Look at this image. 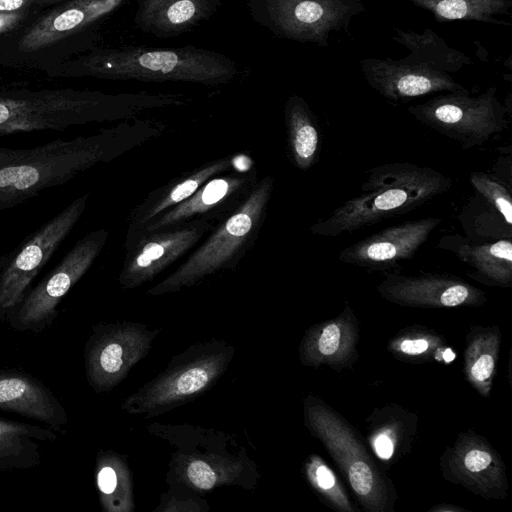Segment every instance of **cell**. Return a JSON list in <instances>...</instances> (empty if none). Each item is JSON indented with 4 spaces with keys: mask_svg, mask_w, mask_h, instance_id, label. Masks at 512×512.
Listing matches in <instances>:
<instances>
[{
    "mask_svg": "<svg viewBox=\"0 0 512 512\" xmlns=\"http://www.w3.org/2000/svg\"><path fill=\"white\" fill-rule=\"evenodd\" d=\"M47 73L51 76L180 81L216 86L231 82L238 74V67L224 54L191 45L170 48L123 46L92 50L57 68H49Z\"/></svg>",
    "mask_w": 512,
    "mask_h": 512,
    "instance_id": "6da1fadb",
    "label": "cell"
},
{
    "mask_svg": "<svg viewBox=\"0 0 512 512\" xmlns=\"http://www.w3.org/2000/svg\"><path fill=\"white\" fill-rule=\"evenodd\" d=\"M361 193L345 201L310 231L318 236L338 237L409 213L447 192L452 181L430 167L414 163H388L372 167Z\"/></svg>",
    "mask_w": 512,
    "mask_h": 512,
    "instance_id": "7a4b0ae2",
    "label": "cell"
},
{
    "mask_svg": "<svg viewBox=\"0 0 512 512\" xmlns=\"http://www.w3.org/2000/svg\"><path fill=\"white\" fill-rule=\"evenodd\" d=\"M117 148L114 130L56 139L33 148L0 146V212L110 160Z\"/></svg>",
    "mask_w": 512,
    "mask_h": 512,
    "instance_id": "3957f363",
    "label": "cell"
},
{
    "mask_svg": "<svg viewBox=\"0 0 512 512\" xmlns=\"http://www.w3.org/2000/svg\"><path fill=\"white\" fill-rule=\"evenodd\" d=\"M147 431L173 448L167 483L203 493L224 486L252 490L260 478L256 463L229 433L192 424L153 423Z\"/></svg>",
    "mask_w": 512,
    "mask_h": 512,
    "instance_id": "277c9868",
    "label": "cell"
},
{
    "mask_svg": "<svg viewBox=\"0 0 512 512\" xmlns=\"http://www.w3.org/2000/svg\"><path fill=\"white\" fill-rule=\"evenodd\" d=\"M392 40L409 54L401 59L368 57L359 67L366 83L393 102L439 92L469 91L452 74L472 64L462 51L449 46L434 30L421 32L395 28Z\"/></svg>",
    "mask_w": 512,
    "mask_h": 512,
    "instance_id": "5b68a950",
    "label": "cell"
},
{
    "mask_svg": "<svg viewBox=\"0 0 512 512\" xmlns=\"http://www.w3.org/2000/svg\"><path fill=\"white\" fill-rule=\"evenodd\" d=\"M168 95H108L99 91L55 89L0 93V136L17 132L64 130L113 119L135 108L162 105Z\"/></svg>",
    "mask_w": 512,
    "mask_h": 512,
    "instance_id": "8992f818",
    "label": "cell"
},
{
    "mask_svg": "<svg viewBox=\"0 0 512 512\" xmlns=\"http://www.w3.org/2000/svg\"><path fill=\"white\" fill-rule=\"evenodd\" d=\"M274 182L270 175L258 180L241 204L218 222L204 242L172 273L147 290V295L175 293L210 275L234 268L260 234Z\"/></svg>",
    "mask_w": 512,
    "mask_h": 512,
    "instance_id": "52a82bcc",
    "label": "cell"
},
{
    "mask_svg": "<svg viewBox=\"0 0 512 512\" xmlns=\"http://www.w3.org/2000/svg\"><path fill=\"white\" fill-rule=\"evenodd\" d=\"M235 353V347L224 340L193 344L123 399L121 408L130 415L152 418L192 402L220 380Z\"/></svg>",
    "mask_w": 512,
    "mask_h": 512,
    "instance_id": "ba28073f",
    "label": "cell"
},
{
    "mask_svg": "<svg viewBox=\"0 0 512 512\" xmlns=\"http://www.w3.org/2000/svg\"><path fill=\"white\" fill-rule=\"evenodd\" d=\"M304 420L335 460L361 504L369 511H385L392 493L389 481L350 425L312 396L304 400Z\"/></svg>",
    "mask_w": 512,
    "mask_h": 512,
    "instance_id": "9c48e42d",
    "label": "cell"
},
{
    "mask_svg": "<svg viewBox=\"0 0 512 512\" xmlns=\"http://www.w3.org/2000/svg\"><path fill=\"white\" fill-rule=\"evenodd\" d=\"M408 112L464 150L482 146L508 127L506 107L494 86L478 96L469 91L444 92L408 107Z\"/></svg>",
    "mask_w": 512,
    "mask_h": 512,
    "instance_id": "30bf717a",
    "label": "cell"
},
{
    "mask_svg": "<svg viewBox=\"0 0 512 512\" xmlns=\"http://www.w3.org/2000/svg\"><path fill=\"white\" fill-rule=\"evenodd\" d=\"M251 18L274 36L328 47L332 33L347 30L366 11L362 0H248Z\"/></svg>",
    "mask_w": 512,
    "mask_h": 512,
    "instance_id": "8fae6325",
    "label": "cell"
},
{
    "mask_svg": "<svg viewBox=\"0 0 512 512\" xmlns=\"http://www.w3.org/2000/svg\"><path fill=\"white\" fill-rule=\"evenodd\" d=\"M109 232L101 228L86 234L60 262L10 310L5 320L16 331L40 333L54 323L58 305L101 254Z\"/></svg>",
    "mask_w": 512,
    "mask_h": 512,
    "instance_id": "7c38bea8",
    "label": "cell"
},
{
    "mask_svg": "<svg viewBox=\"0 0 512 512\" xmlns=\"http://www.w3.org/2000/svg\"><path fill=\"white\" fill-rule=\"evenodd\" d=\"M159 332L128 321L94 325L84 346L88 385L96 393L110 392L149 353Z\"/></svg>",
    "mask_w": 512,
    "mask_h": 512,
    "instance_id": "4fadbf2b",
    "label": "cell"
},
{
    "mask_svg": "<svg viewBox=\"0 0 512 512\" xmlns=\"http://www.w3.org/2000/svg\"><path fill=\"white\" fill-rule=\"evenodd\" d=\"M83 194L31 234L0 266V320L25 297L30 285L83 215Z\"/></svg>",
    "mask_w": 512,
    "mask_h": 512,
    "instance_id": "5bb4252c",
    "label": "cell"
},
{
    "mask_svg": "<svg viewBox=\"0 0 512 512\" xmlns=\"http://www.w3.org/2000/svg\"><path fill=\"white\" fill-rule=\"evenodd\" d=\"M215 225L196 219L139 235L124 245L119 284L124 289H133L153 280L194 248Z\"/></svg>",
    "mask_w": 512,
    "mask_h": 512,
    "instance_id": "9a60e30c",
    "label": "cell"
},
{
    "mask_svg": "<svg viewBox=\"0 0 512 512\" xmlns=\"http://www.w3.org/2000/svg\"><path fill=\"white\" fill-rule=\"evenodd\" d=\"M256 170L226 172L213 177L191 197L142 227L125 245L139 235L170 228L196 219L217 224L232 213L257 183Z\"/></svg>",
    "mask_w": 512,
    "mask_h": 512,
    "instance_id": "2e32d148",
    "label": "cell"
},
{
    "mask_svg": "<svg viewBox=\"0 0 512 512\" xmlns=\"http://www.w3.org/2000/svg\"><path fill=\"white\" fill-rule=\"evenodd\" d=\"M442 222L439 217L407 220L344 248L338 259L367 270L384 271L411 260Z\"/></svg>",
    "mask_w": 512,
    "mask_h": 512,
    "instance_id": "e0dca14e",
    "label": "cell"
},
{
    "mask_svg": "<svg viewBox=\"0 0 512 512\" xmlns=\"http://www.w3.org/2000/svg\"><path fill=\"white\" fill-rule=\"evenodd\" d=\"M125 0H68L42 14L21 36L12 55L38 56L116 11Z\"/></svg>",
    "mask_w": 512,
    "mask_h": 512,
    "instance_id": "ac0fdd59",
    "label": "cell"
},
{
    "mask_svg": "<svg viewBox=\"0 0 512 512\" xmlns=\"http://www.w3.org/2000/svg\"><path fill=\"white\" fill-rule=\"evenodd\" d=\"M377 290L390 302L412 307L478 306L485 301L482 290L449 274L389 273Z\"/></svg>",
    "mask_w": 512,
    "mask_h": 512,
    "instance_id": "d6986e66",
    "label": "cell"
},
{
    "mask_svg": "<svg viewBox=\"0 0 512 512\" xmlns=\"http://www.w3.org/2000/svg\"><path fill=\"white\" fill-rule=\"evenodd\" d=\"M0 410L41 422L61 434L68 424L66 409L51 389L15 368L0 370Z\"/></svg>",
    "mask_w": 512,
    "mask_h": 512,
    "instance_id": "ffe728a7",
    "label": "cell"
},
{
    "mask_svg": "<svg viewBox=\"0 0 512 512\" xmlns=\"http://www.w3.org/2000/svg\"><path fill=\"white\" fill-rule=\"evenodd\" d=\"M234 159L224 156L205 163L191 172L172 179L166 185L152 191L131 213L126 240L142 227L166 211L191 197L202 185L213 177L230 171Z\"/></svg>",
    "mask_w": 512,
    "mask_h": 512,
    "instance_id": "44dd1931",
    "label": "cell"
},
{
    "mask_svg": "<svg viewBox=\"0 0 512 512\" xmlns=\"http://www.w3.org/2000/svg\"><path fill=\"white\" fill-rule=\"evenodd\" d=\"M220 0H137L133 22L146 34L178 36L212 16Z\"/></svg>",
    "mask_w": 512,
    "mask_h": 512,
    "instance_id": "7402d4cb",
    "label": "cell"
},
{
    "mask_svg": "<svg viewBox=\"0 0 512 512\" xmlns=\"http://www.w3.org/2000/svg\"><path fill=\"white\" fill-rule=\"evenodd\" d=\"M439 246L452 251L473 271L470 277L485 285L510 287L512 285L511 237L494 242L475 244L460 235H446Z\"/></svg>",
    "mask_w": 512,
    "mask_h": 512,
    "instance_id": "603a6c76",
    "label": "cell"
},
{
    "mask_svg": "<svg viewBox=\"0 0 512 512\" xmlns=\"http://www.w3.org/2000/svg\"><path fill=\"white\" fill-rule=\"evenodd\" d=\"M354 324V315L347 307L337 318L311 327L300 344L301 363L312 367L321 364L336 367L350 361L357 339Z\"/></svg>",
    "mask_w": 512,
    "mask_h": 512,
    "instance_id": "cb8c5ba5",
    "label": "cell"
},
{
    "mask_svg": "<svg viewBox=\"0 0 512 512\" xmlns=\"http://www.w3.org/2000/svg\"><path fill=\"white\" fill-rule=\"evenodd\" d=\"M449 470L458 482L486 497H496L505 481L503 465L483 440L469 438L457 443L449 458Z\"/></svg>",
    "mask_w": 512,
    "mask_h": 512,
    "instance_id": "d4e9b609",
    "label": "cell"
},
{
    "mask_svg": "<svg viewBox=\"0 0 512 512\" xmlns=\"http://www.w3.org/2000/svg\"><path fill=\"white\" fill-rule=\"evenodd\" d=\"M47 426L0 418V471L27 470L42 463L41 443L57 440Z\"/></svg>",
    "mask_w": 512,
    "mask_h": 512,
    "instance_id": "484cf974",
    "label": "cell"
},
{
    "mask_svg": "<svg viewBox=\"0 0 512 512\" xmlns=\"http://www.w3.org/2000/svg\"><path fill=\"white\" fill-rule=\"evenodd\" d=\"M287 146L292 164L307 171L319 160L321 131L317 118L300 95L288 97L284 107Z\"/></svg>",
    "mask_w": 512,
    "mask_h": 512,
    "instance_id": "4316f807",
    "label": "cell"
},
{
    "mask_svg": "<svg viewBox=\"0 0 512 512\" xmlns=\"http://www.w3.org/2000/svg\"><path fill=\"white\" fill-rule=\"evenodd\" d=\"M95 482L104 512L134 511L133 477L123 455L100 449L95 461Z\"/></svg>",
    "mask_w": 512,
    "mask_h": 512,
    "instance_id": "83f0119b",
    "label": "cell"
},
{
    "mask_svg": "<svg viewBox=\"0 0 512 512\" xmlns=\"http://www.w3.org/2000/svg\"><path fill=\"white\" fill-rule=\"evenodd\" d=\"M399 1V0H391ZM426 10L438 22L476 21L511 26L499 16L510 15L512 0H402Z\"/></svg>",
    "mask_w": 512,
    "mask_h": 512,
    "instance_id": "f1b7e54d",
    "label": "cell"
},
{
    "mask_svg": "<svg viewBox=\"0 0 512 512\" xmlns=\"http://www.w3.org/2000/svg\"><path fill=\"white\" fill-rule=\"evenodd\" d=\"M499 334L495 330H481L469 337L465 352V374L479 393L488 395L495 373Z\"/></svg>",
    "mask_w": 512,
    "mask_h": 512,
    "instance_id": "f546056e",
    "label": "cell"
},
{
    "mask_svg": "<svg viewBox=\"0 0 512 512\" xmlns=\"http://www.w3.org/2000/svg\"><path fill=\"white\" fill-rule=\"evenodd\" d=\"M305 474L311 484L327 502L337 510L351 512L353 508L332 470L317 455L305 463Z\"/></svg>",
    "mask_w": 512,
    "mask_h": 512,
    "instance_id": "4dcf8cb0",
    "label": "cell"
},
{
    "mask_svg": "<svg viewBox=\"0 0 512 512\" xmlns=\"http://www.w3.org/2000/svg\"><path fill=\"white\" fill-rule=\"evenodd\" d=\"M43 10L21 9L0 12V56H11L24 32L42 15Z\"/></svg>",
    "mask_w": 512,
    "mask_h": 512,
    "instance_id": "1f68e13d",
    "label": "cell"
},
{
    "mask_svg": "<svg viewBox=\"0 0 512 512\" xmlns=\"http://www.w3.org/2000/svg\"><path fill=\"white\" fill-rule=\"evenodd\" d=\"M469 181L487 204L512 227V197L508 189L484 172H472Z\"/></svg>",
    "mask_w": 512,
    "mask_h": 512,
    "instance_id": "d6a6232c",
    "label": "cell"
},
{
    "mask_svg": "<svg viewBox=\"0 0 512 512\" xmlns=\"http://www.w3.org/2000/svg\"><path fill=\"white\" fill-rule=\"evenodd\" d=\"M199 498H191L187 497V499H181L175 498L172 494L169 492L166 494H163L161 496V501L159 506L156 508V511H199L202 512L205 509L204 506H206V502L201 500L198 501Z\"/></svg>",
    "mask_w": 512,
    "mask_h": 512,
    "instance_id": "836d02e7",
    "label": "cell"
},
{
    "mask_svg": "<svg viewBox=\"0 0 512 512\" xmlns=\"http://www.w3.org/2000/svg\"><path fill=\"white\" fill-rule=\"evenodd\" d=\"M437 344H433L432 337H414V338H403L401 341H397L393 344L394 350L400 352L403 355L417 357L426 354L429 350H432Z\"/></svg>",
    "mask_w": 512,
    "mask_h": 512,
    "instance_id": "e575fe53",
    "label": "cell"
},
{
    "mask_svg": "<svg viewBox=\"0 0 512 512\" xmlns=\"http://www.w3.org/2000/svg\"><path fill=\"white\" fill-rule=\"evenodd\" d=\"M68 0H0V12L16 11L21 9H39L58 5Z\"/></svg>",
    "mask_w": 512,
    "mask_h": 512,
    "instance_id": "d590c367",
    "label": "cell"
},
{
    "mask_svg": "<svg viewBox=\"0 0 512 512\" xmlns=\"http://www.w3.org/2000/svg\"><path fill=\"white\" fill-rule=\"evenodd\" d=\"M375 453L381 459H390L394 454L393 439L386 433H378L373 441Z\"/></svg>",
    "mask_w": 512,
    "mask_h": 512,
    "instance_id": "8d00e7d4",
    "label": "cell"
},
{
    "mask_svg": "<svg viewBox=\"0 0 512 512\" xmlns=\"http://www.w3.org/2000/svg\"><path fill=\"white\" fill-rule=\"evenodd\" d=\"M454 357L455 354L450 349H447L445 352H443V360H445L446 362L452 361Z\"/></svg>",
    "mask_w": 512,
    "mask_h": 512,
    "instance_id": "74e56055",
    "label": "cell"
}]
</instances>
